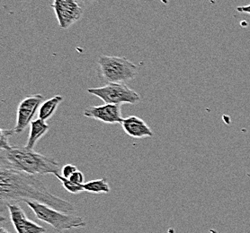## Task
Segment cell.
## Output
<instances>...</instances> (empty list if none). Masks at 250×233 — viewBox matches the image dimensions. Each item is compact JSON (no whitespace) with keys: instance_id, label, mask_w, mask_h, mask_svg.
<instances>
[{"instance_id":"1","label":"cell","mask_w":250,"mask_h":233,"mask_svg":"<svg viewBox=\"0 0 250 233\" xmlns=\"http://www.w3.org/2000/svg\"><path fill=\"white\" fill-rule=\"evenodd\" d=\"M0 199L2 205L31 200L67 214L75 211L73 204L51 193L38 178L3 166H0Z\"/></svg>"},{"instance_id":"2","label":"cell","mask_w":250,"mask_h":233,"mask_svg":"<svg viewBox=\"0 0 250 233\" xmlns=\"http://www.w3.org/2000/svg\"><path fill=\"white\" fill-rule=\"evenodd\" d=\"M0 163V166L34 176L54 175L60 170L56 160L28 150L25 146H11L1 150Z\"/></svg>"},{"instance_id":"3","label":"cell","mask_w":250,"mask_h":233,"mask_svg":"<svg viewBox=\"0 0 250 233\" xmlns=\"http://www.w3.org/2000/svg\"><path fill=\"white\" fill-rule=\"evenodd\" d=\"M23 202L34 212V215L38 220L51 225L58 233H62L71 229L85 228L86 226V222L80 216L63 213L51 206L31 200H24Z\"/></svg>"},{"instance_id":"4","label":"cell","mask_w":250,"mask_h":233,"mask_svg":"<svg viewBox=\"0 0 250 233\" xmlns=\"http://www.w3.org/2000/svg\"><path fill=\"white\" fill-rule=\"evenodd\" d=\"M97 66L99 77L107 84L126 83L138 74V67L125 57L101 55Z\"/></svg>"},{"instance_id":"5","label":"cell","mask_w":250,"mask_h":233,"mask_svg":"<svg viewBox=\"0 0 250 233\" xmlns=\"http://www.w3.org/2000/svg\"><path fill=\"white\" fill-rule=\"evenodd\" d=\"M87 92L109 104L122 105L127 103L135 105L141 102V95L125 83H109L101 87L89 88Z\"/></svg>"},{"instance_id":"6","label":"cell","mask_w":250,"mask_h":233,"mask_svg":"<svg viewBox=\"0 0 250 233\" xmlns=\"http://www.w3.org/2000/svg\"><path fill=\"white\" fill-rule=\"evenodd\" d=\"M51 6L62 29L69 28L79 22L84 14L83 7L77 0H53Z\"/></svg>"},{"instance_id":"7","label":"cell","mask_w":250,"mask_h":233,"mask_svg":"<svg viewBox=\"0 0 250 233\" xmlns=\"http://www.w3.org/2000/svg\"><path fill=\"white\" fill-rule=\"evenodd\" d=\"M42 103L43 96L42 94H30L20 102L17 108V125L14 128L16 134L23 133L31 125Z\"/></svg>"},{"instance_id":"8","label":"cell","mask_w":250,"mask_h":233,"mask_svg":"<svg viewBox=\"0 0 250 233\" xmlns=\"http://www.w3.org/2000/svg\"><path fill=\"white\" fill-rule=\"evenodd\" d=\"M12 224L17 233H46V229L30 220L17 203L6 204Z\"/></svg>"},{"instance_id":"9","label":"cell","mask_w":250,"mask_h":233,"mask_svg":"<svg viewBox=\"0 0 250 233\" xmlns=\"http://www.w3.org/2000/svg\"><path fill=\"white\" fill-rule=\"evenodd\" d=\"M84 116L88 119L99 120L107 124L122 123V108L121 105L104 103L99 106H90L84 111Z\"/></svg>"},{"instance_id":"10","label":"cell","mask_w":250,"mask_h":233,"mask_svg":"<svg viewBox=\"0 0 250 233\" xmlns=\"http://www.w3.org/2000/svg\"><path fill=\"white\" fill-rule=\"evenodd\" d=\"M121 125L129 137L133 138H146L153 137V131L144 120L137 117L130 116L122 121Z\"/></svg>"},{"instance_id":"11","label":"cell","mask_w":250,"mask_h":233,"mask_svg":"<svg viewBox=\"0 0 250 233\" xmlns=\"http://www.w3.org/2000/svg\"><path fill=\"white\" fill-rule=\"evenodd\" d=\"M30 126H31V130H30V135H29L28 140L25 147L31 151H34L36 143L42 137L45 136L48 131L50 130V125L44 120L37 119L32 121Z\"/></svg>"},{"instance_id":"12","label":"cell","mask_w":250,"mask_h":233,"mask_svg":"<svg viewBox=\"0 0 250 233\" xmlns=\"http://www.w3.org/2000/svg\"><path fill=\"white\" fill-rule=\"evenodd\" d=\"M63 97L61 95H55L51 99L47 100L42 104L39 109V119L47 121L55 114L58 107L63 102Z\"/></svg>"},{"instance_id":"13","label":"cell","mask_w":250,"mask_h":233,"mask_svg":"<svg viewBox=\"0 0 250 233\" xmlns=\"http://www.w3.org/2000/svg\"><path fill=\"white\" fill-rule=\"evenodd\" d=\"M110 187L105 179H95L85 182L84 190L92 194H107L110 192Z\"/></svg>"},{"instance_id":"14","label":"cell","mask_w":250,"mask_h":233,"mask_svg":"<svg viewBox=\"0 0 250 233\" xmlns=\"http://www.w3.org/2000/svg\"><path fill=\"white\" fill-rule=\"evenodd\" d=\"M53 176L56 177L58 179L62 182L63 188H65V189L70 194L77 195V194L82 193V192L85 191V190H84V185L76 184L74 182L71 181L69 179L64 178V177H63L62 175H61L59 172L55 173Z\"/></svg>"},{"instance_id":"15","label":"cell","mask_w":250,"mask_h":233,"mask_svg":"<svg viewBox=\"0 0 250 233\" xmlns=\"http://www.w3.org/2000/svg\"><path fill=\"white\" fill-rule=\"evenodd\" d=\"M16 134L15 129H1L0 130V149L1 150H6V149H9L11 147L12 145L9 144L8 139L9 137L14 136Z\"/></svg>"},{"instance_id":"16","label":"cell","mask_w":250,"mask_h":233,"mask_svg":"<svg viewBox=\"0 0 250 233\" xmlns=\"http://www.w3.org/2000/svg\"><path fill=\"white\" fill-rule=\"evenodd\" d=\"M76 171H78V168L75 165L66 164L65 166H63L62 169V175L64 178L69 179Z\"/></svg>"},{"instance_id":"17","label":"cell","mask_w":250,"mask_h":233,"mask_svg":"<svg viewBox=\"0 0 250 233\" xmlns=\"http://www.w3.org/2000/svg\"><path fill=\"white\" fill-rule=\"evenodd\" d=\"M69 179L71 181L76 183V184H79V185H84L85 183V176H84L83 172L80 171H76L74 174L69 178Z\"/></svg>"},{"instance_id":"18","label":"cell","mask_w":250,"mask_h":233,"mask_svg":"<svg viewBox=\"0 0 250 233\" xmlns=\"http://www.w3.org/2000/svg\"><path fill=\"white\" fill-rule=\"evenodd\" d=\"M237 11L239 13H242V14L250 15V5H247V6H238Z\"/></svg>"},{"instance_id":"19","label":"cell","mask_w":250,"mask_h":233,"mask_svg":"<svg viewBox=\"0 0 250 233\" xmlns=\"http://www.w3.org/2000/svg\"><path fill=\"white\" fill-rule=\"evenodd\" d=\"M80 4V6L82 7L89 6L91 3H93L95 0H77Z\"/></svg>"},{"instance_id":"20","label":"cell","mask_w":250,"mask_h":233,"mask_svg":"<svg viewBox=\"0 0 250 233\" xmlns=\"http://www.w3.org/2000/svg\"><path fill=\"white\" fill-rule=\"evenodd\" d=\"M0 233H10L6 229H5L4 228V226H1V228H0Z\"/></svg>"}]
</instances>
